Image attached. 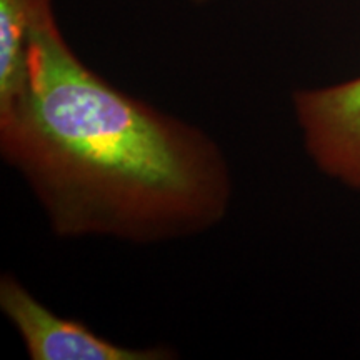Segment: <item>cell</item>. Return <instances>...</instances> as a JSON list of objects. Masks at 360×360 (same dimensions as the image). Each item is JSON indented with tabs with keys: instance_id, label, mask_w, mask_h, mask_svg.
Listing matches in <instances>:
<instances>
[{
	"instance_id": "4",
	"label": "cell",
	"mask_w": 360,
	"mask_h": 360,
	"mask_svg": "<svg viewBox=\"0 0 360 360\" xmlns=\"http://www.w3.org/2000/svg\"><path fill=\"white\" fill-rule=\"evenodd\" d=\"M51 11L52 0H0V103L24 79L30 32Z\"/></svg>"
},
{
	"instance_id": "3",
	"label": "cell",
	"mask_w": 360,
	"mask_h": 360,
	"mask_svg": "<svg viewBox=\"0 0 360 360\" xmlns=\"http://www.w3.org/2000/svg\"><path fill=\"white\" fill-rule=\"evenodd\" d=\"M292 109L315 167L342 186L360 191V77L297 89Z\"/></svg>"
},
{
	"instance_id": "5",
	"label": "cell",
	"mask_w": 360,
	"mask_h": 360,
	"mask_svg": "<svg viewBox=\"0 0 360 360\" xmlns=\"http://www.w3.org/2000/svg\"><path fill=\"white\" fill-rule=\"evenodd\" d=\"M192 2H195V4H205V2H212V0H192Z\"/></svg>"
},
{
	"instance_id": "2",
	"label": "cell",
	"mask_w": 360,
	"mask_h": 360,
	"mask_svg": "<svg viewBox=\"0 0 360 360\" xmlns=\"http://www.w3.org/2000/svg\"><path fill=\"white\" fill-rule=\"evenodd\" d=\"M0 310L19 332L32 360H172L165 345L125 347L89 326L58 315L30 294L11 274L0 277Z\"/></svg>"
},
{
	"instance_id": "1",
	"label": "cell",
	"mask_w": 360,
	"mask_h": 360,
	"mask_svg": "<svg viewBox=\"0 0 360 360\" xmlns=\"http://www.w3.org/2000/svg\"><path fill=\"white\" fill-rule=\"evenodd\" d=\"M0 155L60 238L180 240L217 227L233 199L219 143L85 65L53 11L30 32L24 79L0 103Z\"/></svg>"
}]
</instances>
